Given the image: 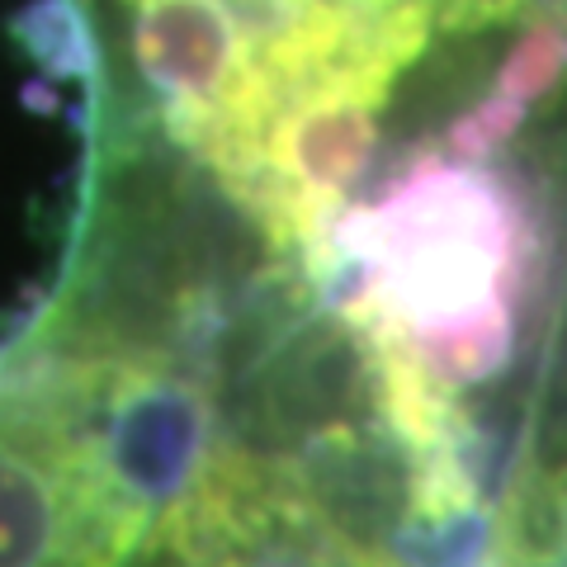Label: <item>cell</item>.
Here are the masks:
<instances>
[{
  "mask_svg": "<svg viewBox=\"0 0 567 567\" xmlns=\"http://www.w3.org/2000/svg\"><path fill=\"white\" fill-rule=\"evenodd\" d=\"M525 223L477 162L425 156L379 204L341 213L312 251L350 327L440 388L506 364L525 279Z\"/></svg>",
  "mask_w": 567,
  "mask_h": 567,
  "instance_id": "cell-1",
  "label": "cell"
},
{
  "mask_svg": "<svg viewBox=\"0 0 567 567\" xmlns=\"http://www.w3.org/2000/svg\"><path fill=\"white\" fill-rule=\"evenodd\" d=\"M156 520L110 435V360L0 350V567H128Z\"/></svg>",
  "mask_w": 567,
  "mask_h": 567,
  "instance_id": "cell-2",
  "label": "cell"
},
{
  "mask_svg": "<svg viewBox=\"0 0 567 567\" xmlns=\"http://www.w3.org/2000/svg\"><path fill=\"white\" fill-rule=\"evenodd\" d=\"M406 62L374 48L275 85L208 166L275 241L312 256L374 162L379 110Z\"/></svg>",
  "mask_w": 567,
  "mask_h": 567,
  "instance_id": "cell-3",
  "label": "cell"
},
{
  "mask_svg": "<svg viewBox=\"0 0 567 567\" xmlns=\"http://www.w3.org/2000/svg\"><path fill=\"white\" fill-rule=\"evenodd\" d=\"M128 48L142 85L156 95L171 133L208 152L251 110L260 52L227 0H123Z\"/></svg>",
  "mask_w": 567,
  "mask_h": 567,
  "instance_id": "cell-4",
  "label": "cell"
},
{
  "mask_svg": "<svg viewBox=\"0 0 567 567\" xmlns=\"http://www.w3.org/2000/svg\"><path fill=\"white\" fill-rule=\"evenodd\" d=\"M492 567H567V554H496Z\"/></svg>",
  "mask_w": 567,
  "mask_h": 567,
  "instance_id": "cell-5",
  "label": "cell"
}]
</instances>
